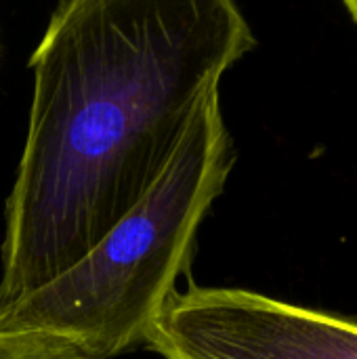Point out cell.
Returning a JSON list of instances; mask_svg holds the SVG:
<instances>
[{"label":"cell","instance_id":"cell-1","mask_svg":"<svg viewBox=\"0 0 357 359\" xmlns=\"http://www.w3.org/2000/svg\"><path fill=\"white\" fill-rule=\"evenodd\" d=\"M255 46L231 0H63L29 57L0 309L93 250L154 187L198 103Z\"/></svg>","mask_w":357,"mask_h":359},{"label":"cell","instance_id":"cell-2","mask_svg":"<svg viewBox=\"0 0 357 359\" xmlns=\"http://www.w3.org/2000/svg\"><path fill=\"white\" fill-rule=\"evenodd\" d=\"M234 164L219 88L196 114L147 196L76 265L0 309V330L44 332L97 359L145 343L194 259L196 233Z\"/></svg>","mask_w":357,"mask_h":359},{"label":"cell","instance_id":"cell-3","mask_svg":"<svg viewBox=\"0 0 357 359\" xmlns=\"http://www.w3.org/2000/svg\"><path fill=\"white\" fill-rule=\"evenodd\" d=\"M164 359H357V324L242 288L175 292L147 330Z\"/></svg>","mask_w":357,"mask_h":359},{"label":"cell","instance_id":"cell-4","mask_svg":"<svg viewBox=\"0 0 357 359\" xmlns=\"http://www.w3.org/2000/svg\"><path fill=\"white\" fill-rule=\"evenodd\" d=\"M0 359H97L69 341L44 332L0 330Z\"/></svg>","mask_w":357,"mask_h":359},{"label":"cell","instance_id":"cell-5","mask_svg":"<svg viewBox=\"0 0 357 359\" xmlns=\"http://www.w3.org/2000/svg\"><path fill=\"white\" fill-rule=\"evenodd\" d=\"M345 8L349 11V15L353 17V21L357 23V0H347L345 2Z\"/></svg>","mask_w":357,"mask_h":359}]
</instances>
